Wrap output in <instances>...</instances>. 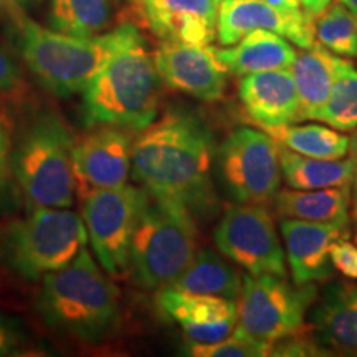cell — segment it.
<instances>
[{
    "mask_svg": "<svg viewBox=\"0 0 357 357\" xmlns=\"http://www.w3.org/2000/svg\"><path fill=\"white\" fill-rule=\"evenodd\" d=\"M162 83L200 101L222 100L229 70L211 45L162 42L153 53Z\"/></svg>",
    "mask_w": 357,
    "mask_h": 357,
    "instance_id": "4fadbf2b",
    "label": "cell"
},
{
    "mask_svg": "<svg viewBox=\"0 0 357 357\" xmlns=\"http://www.w3.org/2000/svg\"><path fill=\"white\" fill-rule=\"evenodd\" d=\"M339 2L342 3V6H346L349 10L357 15V0H339Z\"/></svg>",
    "mask_w": 357,
    "mask_h": 357,
    "instance_id": "74e56055",
    "label": "cell"
},
{
    "mask_svg": "<svg viewBox=\"0 0 357 357\" xmlns=\"http://www.w3.org/2000/svg\"><path fill=\"white\" fill-rule=\"evenodd\" d=\"M42 0H0V15L7 22H15L26 17V13L37 7Z\"/></svg>",
    "mask_w": 357,
    "mask_h": 357,
    "instance_id": "836d02e7",
    "label": "cell"
},
{
    "mask_svg": "<svg viewBox=\"0 0 357 357\" xmlns=\"http://www.w3.org/2000/svg\"><path fill=\"white\" fill-rule=\"evenodd\" d=\"M38 312L48 328L96 344L118 328L119 293L84 247L70 265L43 276Z\"/></svg>",
    "mask_w": 357,
    "mask_h": 357,
    "instance_id": "3957f363",
    "label": "cell"
},
{
    "mask_svg": "<svg viewBox=\"0 0 357 357\" xmlns=\"http://www.w3.org/2000/svg\"><path fill=\"white\" fill-rule=\"evenodd\" d=\"M240 101L260 128L300 123V100L289 70L252 73L240 82Z\"/></svg>",
    "mask_w": 357,
    "mask_h": 357,
    "instance_id": "ac0fdd59",
    "label": "cell"
},
{
    "mask_svg": "<svg viewBox=\"0 0 357 357\" xmlns=\"http://www.w3.org/2000/svg\"><path fill=\"white\" fill-rule=\"evenodd\" d=\"M197 253L195 217L181 205L149 195L129 250V273L137 287H171Z\"/></svg>",
    "mask_w": 357,
    "mask_h": 357,
    "instance_id": "8992f818",
    "label": "cell"
},
{
    "mask_svg": "<svg viewBox=\"0 0 357 357\" xmlns=\"http://www.w3.org/2000/svg\"><path fill=\"white\" fill-rule=\"evenodd\" d=\"M8 30L29 70L58 96L83 93L111 58L142 37L131 24L105 35L73 37L45 29L29 15L8 22Z\"/></svg>",
    "mask_w": 357,
    "mask_h": 357,
    "instance_id": "7a4b0ae2",
    "label": "cell"
},
{
    "mask_svg": "<svg viewBox=\"0 0 357 357\" xmlns=\"http://www.w3.org/2000/svg\"><path fill=\"white\" fill-rule=\"evenodd\" d=\"M314 32L326 50L339 56H357V15L339 0L319 13Z\"/></svg>",
    "mask_w": 357,
    "mask_h": 357,
    "instance_id": "83f0119b",
    "label": "cell"
},
{
    "mask_svg": "<svg viewBox=\"0 0 357 357\" xmlns=\"http://www.w3.org/2000/svg\"><path fill=\"white\" fill-rule=\"evenodd\" d=\"M215 2H217V6H218V3H220V2H223V0H215Z\"/></svg>",
    "mask_w": 357,
    "mask_h": 357,
    "instance_id": "f35d334b",
    "label": "cell"
},
{
    "mask_svg": "<svg viewBox=\"0 0 357 357\" xmlns=\"http://www.w3.org/2000/svg\"><path fill=\"white\" fill-rule=\"evenodd\" d=\"M215 142L202 119L167 111L132 142L131 174L151 197L207 215L217 205L212 184Z\"/></svg>",
    "mask_w": 357,
    "mask_h": 357,
    "instance_id": "6da1fadb",
    "label": "cell"
},
{
    "mask_svg": "<svg viewBox=\"0 0 357 357\" xmlns=\"http://www.w3.org/2000/svg\"><path fill=\"white\" fill-rule=\"evenodd\" d=\"M281 177L291 189L312 190L351 187L354 164L349 159H316L280 146Z\"/></svg>",
    "mask_w": 357,
    "mask_h": 357,
    "instance_id": "cb8c5ba5",
    "label": "cell"
},
{
    "mask_svg": "<svg viewBox=\"0 0 357 357\" xmlns=\"http://www.w3.org/2000/svg\"><path fill=\"white\" fill-rule=\"evenodd\" d=\"M73 137L55 111L38 114L12 151V172L30 208H68L75 199Z\"/></svg>",
    "mask_w": 357,
    "mask_h": 357,
    "instance_id": "5b68a950",
    "label": "cell"
},
{
    "mask_svg": "<svg viewBox=\"0 0 357 357\" xmlns=\"http://www.w3.org/2000/svg\"><path fill=\"white\" fill-rule=\"evenodd\" d=\"M86 245L83 217L68 208L37 207L3 229L0 257L13 273L38 280L70 265Z\"/></svg>",
    "mask_w": 357,
    "mask_h": 357,
    "instance_id": "52a82bcc",
    "label": "cell"
},
{
    "mask_svg": "<svg viewBox=\"0 0 357 357\" xmlns=\"http://www.w3.org/2000/svg\"><path fill=\"white\" fill-rule=\"evenodd\" d=\"M155 305L162 316L184 329L194 342H218L235 331L236 303L220 296L160 288Z\"/></svg>",
    "mask_w": 357,
    "mask_h": 357,
    "instance_id": "9a60e30c",
    "label": "cell"
},
{
    "mask_svg": "<svg viewBox=\"0 0 357 357\" xmlns=\"http://www.w3.org/2000/svg\"><path fill=\"white\" fill-rule=\"evenodd\" d=\"M160 78L154 56L139 37L106 63L83 89L88 126H116L141 132L158 119Z\"/></svg>",
    "mask_w": 357,
    "mask_h": 357,
    "instance_id": "277c9868",
    "label": "cell"
},
{
    "mask_svg": "<svg viewBox=\"0 0 357 357\" xmlns=\"http://www.w3.org/2000/svg\"><path fill=\"white\" fill-rule=\"evenodd\" d=\"M281 234L287 245L288 263L294 284L316 283L331 275V248L346 238L347 227L281 218Z\"/></svg>",
    "mask_w": 357,
    "mask_h": 357,
    "instance_id": "e0dca14e",
    "label": "cell"
},
{
    "mask_svg": "<svg viewBox=\"0 0 357 357\" xmlns=\"http://www.w3.org/2000/svg\"><path fill=\"white\" fill-rule=\"evenodd\" d=\"M20 83V68L12 56L0 47V93L10 91Z\"/></svg>",
    "mask_w": 357,
    "mask_h": 357,
    "instance_id": "d6a6232c",
    "label": "cell"
},
{
    "mask_svg": "<svg viewBox=\"0 0 357 357\" xmlns=\"http://www.w3.org/2000/svg\"><path fill=\"white\" fill-rule=\"evenodd\" d=\"M318 298L312 283L289 284L275 275H245L236 303L235 331L253 341L276 344L305 331V316Z\"/></svg>",
    "mask_w": 357,
    "mask_h": 357,
    "instance_id": "ba28073f",
    "label": "cell"
},
{
    "mask_svg": "<svg viewBox=\"0 0 357 357\" xmlns=\"http://www.w3.org/2000/svg\"><path fill=\"white\" fill-rule=\"evenodd\" d=\"M187 356L194 357H263L273 356V346L253 341L234 331L227 339L218 342H194L185 347Z\"/></svg>",
    "mask_w": 357,
    "mask_h": 357,
    "instance_id": "f1b7e54d",
    "label": "cell"
},
{
    "mask_svg": "<svg viewBox=\"0 0 357 357\" xmlns=\"http://www.w3.org/2000/svg\"><path fill=\"white\" fill-rule=\"evenodd\" d=\"M351 187L331 189H284L275 195V208L281 218L293 220L336 223L347 227L349 223Z\"/></svg>",
    "mask_w": 357,
    "mask_h": 357,
    "instance_id": "7402d4cb",
    "label": "cell"
},
{
    "mask_svg": "<svg viewBox=\"0 0 357 357\" xmlns=\"http://www.w3.org/2000/svg\"><path fill=\"white\" fill-rule=\"evenodd\" d=\"M213 240L218 250L248 275L287 278V261L271 213L263 205L236 204L225 212Z\"/></svg>",
    "mask_w": 357,
    "mask_h": 357,
    "instance_id": "8fae6325",
    "label": "cell"
},
{
    "mask_svg": "<svg viewBox=\"0 0 357 357\" xmlns=\"http://www.w3.org/2000/svg\"><path fill=\"white\" fill-rule=\"evenodd\" d=\"M215 162L223 187L236 204L275 200L281 184L280 144L268 132L236 129L217 149Z\"/></svg>",
    "mask_w": 357,
    "mask_h": 357,
    "instance_id": "30bf717a",
    "label": "cell"
},
{
    "mask_svg": "<svg viewBox=\"0 0 357 357\" xmlns=\"http://www.w3.org/2000/svg\"><path fill=\"white\" fill-rule=\"evenodd\" d=\"M29 342V334L22 321L0 314V357L22 354Z\"/></svg>",
    "mask_w": 357,
    "mask_h": 357,
    "instance_id": "4dcf8cb0",
    "label": "cell"
},
{
    "mask_svg": "<svg viewBox=\"0 0 357 357\" xmlns=\"http://www.w3.org/2000/svg\"><path fill=\"white\" fill-rule=\"evenodd\" d=\"M243 276L212 250H197L187 268L171 283L178 291L208 294L236 300L242 291Z\"/></svg>",
    "mask_w": 357,
    "mask_h": 357,
    "instance_id": "603a6c76",
    "label": "cell"
},
{
    "mask_svg": "<svg viewBox=\"0 0 357 357\" xmlns=\"http://www.w3.org/2000/svg\"><path fill=\"white\" fill-rule=\"evenodd\" d=\"M129 131L116 126H95L73 144V172L83 194L128 184L132 162Z\"/></svg>",
    "mask_w": 357,
    "mask_h": 357,
    "instance_id": "7c38bea8",
    "label": "cell"
},
{
    "mask_svg": "<svg viewBox=\"0 0 357 357\" xmlns=\"http://www.w3.org/2000/svg\"><path fill=\"white\" fill-rule=\"evenodd\" d=\"M316 339L339 354L357 356V284H334L314 312Z\"/></svg>",
    "mask_w": 357,
    "mask_h": 357,
    "instance_id": "ffe728a7",
    "label": "cell"
},
{
    "mask_svg": "<svg viewBox=\"0 0 357 357\" xmlns=\"http://www.w3.org/2000/svg\"><path fill=\"white\" fill-rule=\"evenodd\" d=\"M316 119L339 131L357 129V70L351 61L341 58L331 93Z\"/></svg>",
    "mask_w": 357,
    "mask_h": 357,
    "instance_id": "4316f807",
    "label": "cell"
},
{
    "mask_svg": "<svg viewBox=\"0 0 357 357\" xmlns=\"http://www.w3.org/2000/svg\"><path fill=\"white\" fill-rule=\"evenodd\" d=\"M82 197L88 242L98 261L109 276L126 275L132 235L149 200V192L126 184L114 189L89 190Z\"/></svg>",
    "mask_w": 357,
    "mask_h": 357,
    "instance_id": "9c48e42d",
    "label": "cell"
},
{
    "mask_svg": "<svg viewBox=\"0 0 357 357\" xmlns=\"http://www.w3.org/2000/svg\"><path fill=\"white\" fill-rule=\"evenodd\" d=\"M265 2L275 7L276 10L284 13V15H298V13L303 12L298 0H265Z\"/></svg>",
    "mask_w": 357,
    "mask_h": 357,
    "instance_id": "d590c367",
    "label": "cell"
},
{
    "mask_svg": "<svg viewBox=\"0 0 357 357\" xmlns=\"http://www.w3.org/2000/svg\"><path fill=\"white\" fill-rule=\"evenodd\" d=\"M349 154H351L352 164H354V177H352V185H354V217L357 220V131L354 136L351 137Z\"/></svg>",
    "mask_w": 357,
    "mask_h": 357,
    "instance_id": "8d00e7d4",
    "label": "cell"
},
{
    "mask_svg": "<svg viewBox=\"0 0 357 357\" xmlns=\"http://www.w3.org/2000/svg\"><path fill=\"white\" fill-rule=\"evenodd\" d=\"M255 30H268L284 37L300 48L314 45V17L306 12L284 15L265 0H223L217 12V38L223 47L238 43Z\"/></svg>",
    "mask_w": 357,
    "mask_h": 357,
    "instance_id": "5bb4252c",
    "label": "cell"
},
{
    "mask_svg": "<svg viewBox=\"0 0 357 357\" xmlns=\"http://www.w3.org/2000/svg\"><path fill=\"white\" fill-rule=\"evenodd\" d=\"M12 151L10 128L0 113V212L10 211L17 200V182L12 172Z\"/></svg>",
    "mask_w": 357,
    "mask_h": 357,
    "instance_id": "f546056e",
    "label": "cell"
},
{
    "mask_svg": "<svg viewBox=\"0 0 357 357\" xmlns=\"http://www.w3.org/2000/svg\"><path fill=\"white\" fill-rule=\"evenodd\" d=\"M331 265L339 273L347 278L357 280V247L347 242L346 238H339L331 248Z\"/></svg>",
    "mask_w": 357,
    "mask_h": 357,
    "instance_id": "1f68e13d",
    "label": "cell"
},
{
    "mask_svg": "<svg viewBox=\"0 0 357 357\" xmlns=\"http://www.w3.org/2000/svg\"><path fill=\"white\" fill-rule=\"evenodd\" d=\"M331 2L333 0H298L303 12H306L311 17H318L319 13H323Z\"/></svg>",
    "mask_w": 357,
    "mask_h": 357,
    "instance_id": "e575fe53",
    "label": "cell"
},
{
    "mask_svg": "<svg viewBox=\"0 0 357 357\" xmlns=\"http://www.w3.org/2000/svg\"><path fill=\"white\" fill-rule=\"evenodd\" d=\"M113 0H50L48 29L73 37H95L109 25Z\"/></svg>",
    "mask_w": 357,
    "mask_h": 357,
    "instance_id": "d4e9b609",
    "label": "cell"
},
{
    "mask_svg": "<svg viewBox=\"0 0 357 357\" xmlns=\"http://www.w3.org/2000/svg\"><path fill=\"white\" fill-rule=\"evenodd\" d=\"M341 58L326 50L323 45H312L307 50L296 53L291 68V77L300 100L301 121L316 119L331 93L336 79Z\"/></svg>",
    "mask_w": 357,
    "mask_h": 357,
    "instance_id": "44dd1931",
    "label": "cell"
},
{
    "mask_svg": "<svg viewBox=\"0 0 357 357\" xmlns=\"http://www.w3.org/2000/svg\"><path fill=\"white\" fill-rule=\"evenodd\" d=\"M142 22L162 42L211 45L217 37L215 0H131Z\"/></svg>",
    "mask_w": 357,
    "mask_h": 357,
    "instance_id": "2e32d148",
    "label": "cell"
},
{
    "mask_svg": "<svg viewBox=\"0 0 357 357\" xmlns=\"http://www.w3.org/2000/svg\"><path fill=\"white\" fill-rule=\"evenodd\" d=\"M270 134L280 146L287 147L293 153L316 159H344L349 153L351 137L331 128L306 124V126H283L261 128Z\"/></svg>",
    "mask_w": 357,
    "mask_h": 357,
    "instance_id": "484cf974",
    "label": "cell"
},
{
    "mask_svg": "<svg viewBox=\"0 0 357 357\" xmlns=\"http://www.w3.org/2000/svg\"><path fill=\"white\" fill-rule=\"evenodd\" d=\"M213 52L225 68L236 77L270 70H289L296 58V50L284 37L268 30H255L229 48L213 47Z\"/></svg>",
    "mask_w": 357,
    "mask_h": 357,
    "instance_id": "d6986e66",
    "label": "cell"
}]
</instances>
